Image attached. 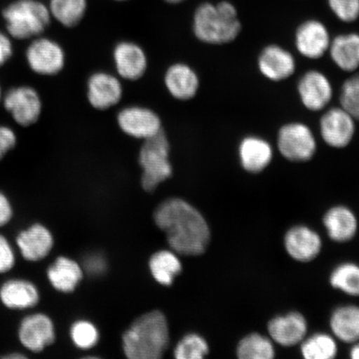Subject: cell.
I'll return each mask as SVG.
<instances>
[{"mask_svg":"<svg viewBox=\"0 0 359 359\" xmlns=\"http://www.w3.org/2000/svg\"><path fill=\"white\" fill-rule=\"evenodd\" d=\"M165 84L170 95L178 100H189L198 92L200 81L190 66L177 64L170 66L165 75Z\"/></svg>","mask_w":359,"mask_h":359,"instance_id":"cell-23","label":"cell"},{"mask_svg":"<svg viewBox=\"0 0 359 359\" xmlns=\"http://www.w3.org/2000/svg\"><path fill=\"white\" fill-rule=\"evenodd\" d=\"M118 123L124 133L143 140L161 132V122L158 115L147 107H126L119 111Z\"/></svg>","mask_w":359,"mask_h":359,"instance_id":"cell-15","label":"cell"},{"mask_svg":"<svg viewBox=\"0 0 359 359\" xmlns=\"http://www.w3.org/2000/svg\"><path fill=\"white\" fill-rule=\"evenodd\" d=\"M193 31L200 41L226 44L234 41L241 31L236 8L231 2L203 3L193 17Z\"/></svg>","mask_w":359,"mask_h":359,"instance_id":"cell-3","label":"cell"},{"mask_svg":"<svg viewBox=\"0 0 359 359\" xmlns=\"http://www.w3.org/2000/svg\"><path fill=\"white\" fill-rule=\"evenodd\" d=\"M164 1L172 4H176L183 2L184 0H164Z\"/></svg>","mask_w":359,"mask_h":359,"instance_id":"cell-43","label":"cell"},{"mask_svg":"<svg viewBox=\"0 0 359 359\" xmlns=\"http://www.w3.org/2000/svg\"><path fill=\"white\" fill-rule=\"evenodd\" d=\"M155 222L177 253L199 255L208 248L210 233L201 214L186 201H165L156 209Z\"/></svg>","mask_w":359,"mask_h":359,"instance_id":"cell-1","label":"cell"},{"mask_svg":"<svg viewBox=\"0 0 359 359\" xmlns=\"http://www.w3.org/2000/svg\"><path fill=\"white\" fill-rule=\"evenodd\" d=\"M209 352L208 343L201 337L189 334L185 337L175 350V357L178 359H201Z\"/></svg>","mask_w":359,"mask_h":359,"instance_id":"cell-33","label":"cell"},{"mask_svg":"<svg viewBox=\"0 0 359 359\" xmlns=\"http://www.w3.org/2000/svg\"><path fill=\"white\" fill-rule=\"evenodd\" d=\"M236 355L240 359H273L276 357L275 343L269 337L251 333L238 344Z\"/></svg>","mask_w":359,"mask_h":359,"instance_id":"cell-28","label":"cell"},{"mask_svg":"<svg viewBox=\"0 0 359 359\" xmlns=\"http://www.w3.org/2000/svg\"><path fill=\"white\" fill-rule=\"evenodd\" d=\"M40 300L41 294L37 285L25 278H11L0 285V303L8 311H32Z\"/></svg>","mask_w":359,"mask_h":359,"instance_id":"cell-12","label":"cell"},{"mask_svg":"<svg viewBox=\"0 0 359 359\" xmlns=\"http://www.w3.org/2000/svg\"><path fill=\"white\" fill-rule=\"evenodd\" d=\"M170 144L167 136L161 131L146 139L140 150L139 161L143 169L142 185L147 191H152L161 182L172 174L169 161Z\"/></svg>","mask_w":359,"mask_h":359,"instance_id":"cell-5","label":"cell"},{"mask_svg":"<svg viewBox=\"0 0 359 359\" xmlns=\"http://www.w3.org/2000/svg\"><path fill=\"white\" fill-rule=\"evenodd\" d=\"M25 58L33 73L40 76H55L65 66V53L60 43L51 39L35 38L26 49Z\"/></svg>","mask_w":359,"mask_h":359,"instance_id":"cell-9","label":"cell"},{"mask_svg":"<svg viewBox=\"0 0 359 359\" xmlns=\"http://www.w3.org/2000/svg\"><path fill=\"white\" fill-rule=\"evenodd\" d=\"M284 246L292 259L298 262L308 263L320 255L323 242L320 236L313 229L299 224L285 233Z\"/></svg>","mask_w":359,"mask_h":359,"instance_id":"cell-17","label":"cell"},{"mask_svg":"<svg viewBox=\"0 0 359 359\" xmlns=\"http://www.w3.org/2000/svg\"><path fill=\"white\" fill-rule=\"evenodd\" d=\"M47 278L53 289L62 293L73 292L82 280L83 271L78 263L65 257H57L47 269Z\"/></svg>","mask_w":359,"mask_h":359,"instance_id":"cell-26","label":"cell"},{"mask_svg":"<svg viewBox=\"0 0 359 359\" xmlns=\"http://www.w3.org/2000/svg\"><path fill=\"white\" fill-rule=\"evenodd\" d=\"M355 122L341 107L327 110L321 116L320 123L323 141L336 149L347 147L355 135Z\"/></svg>","mask_w":359,"mask_h":359,"instance_id":"cell-11","label":"cell"},{"mask_svg":"<svg viewBox=\"0 0 359 359\" xmlns=\"http://www.w3.org/2000/svg\"><path fill=\"white\" fill-rule=\"evenodd\" d=\"M331 40L327 27L316 20L302 22L294 36L297 51L303 57L312 60H318L329 52Z\"/></svg>","mask_w":359,"mask_h":359,"instance_id":"cell-13","label":"cell"},{"mask_svg":"<svg viewBox=\"0 0 359 359\" xmlns=\"http://www.w3.org/2000/svg\"><path fill=\"white\" fill-rule=\"evenodd\" d=\"M3 92H2V88H1V85H0V103L2 102V100H3Z\"/></svg>","mask_w":359,"mask_h":359,"instance_id":"cell-44","label":"cell"},{"mask_svg":"<svg viewBox=\"0 0 359 359\" xmlns=\"http://www.w3.org/2000/svg\"><path fill=\"white\" fill-rule=\"evenodd\" d=\"M122 97V83L115 76L98 72L88 79V98L94 109H109L118 104Z\"/></svg>","mask_w":359,"mask_h":359,"instance_id":"cell-19","label":"cell"},{"mask_svg":"<svg viewBox=\"0 0 359 359\" xmlns=\"http://www.w3.org/2000/svg\"><path fill=\"white\" fill-rule=\"evenodd\" d=\"M17 339L30 353H40L55 343V324L48 314L35 312L26 314L17 329Z\"/></svg>","mask_w":359,"mask_h":359,"instance_id":"cell-8","label":"cell"},{"mask_svg":"<svg viewBox=\"0 0 359 359\" xmlns=\"http://www.w3.org/2000/svg\"><path fill=\"white\" fill-rule=\"evenodd\" d=\"M0 358L1 359H25L28 358V355L24 353L21 352H10L6 354H4V355H0Z\"/></svg>","mask_w":359,"mask_h":359,"instance_id":"cell-41","label":"cell"},{"mask_svg":"<svg viewBox=\"0 0 359 359\" xmlns=\"http://www.w3.org/2000/svg\"><path fill=\"white\" fill-rule=\"evenodd\" d=\"M335 339L325 333L306 337L300 344V353L305 359H333L339 352Z\"/></svg>","mask_w":359,"mask_h":359,"instance_id":"cell-29","label":"cell"},{"mask_svg":"<svg viewBox=\"0 0 359 359\" xmlns=\"http://www.w3.org/2000/svg\"><path fill=\"white\" fill-rule=\"evenodd\" d=\"M90 273H100L105 268L104 262L100 257H92L88 258L86 264H85Z\"/></svg>","mask_w":359,"mask_h":359,"instance_id":"cell-40","label":"cell"},{"mask_svg":"<svg viewBox=\"0 0 359 359\" xmlns=\"http://www.w3.org/2000/svg\"><path fill=\"white\" fill-rule=\"evenodd\" d=\"M17 143L16 133L8 126L0 124V161L15 149Z\"/></svg>","mask_w":359,"mask_h":359,"instance_id":"cell-37","label":"cell"},{"mask_svg":"<svg viewBox=\"0 0 359 359\" xmlns=\"http://www.w3.org/2000/svg\"><path fill=\"white\" fill-rule=\"evenodd\" d=\"M15 245L22 259L29 263H37L51 253L55 239L46 226L36 222L18 232Z\"/></svg>","mask_w":359,"mask_h":359,"instance_id":"cell-10","label":"cell"},{"mask_svg":"<svg viewBox=\"0 0 359 359\" xmlns=\"http://www.w3.org/2000/svg\"><path fill=\"white\" fill-rule=\"evenodd\" d=\"M330 327L334 338L341 342H358L359 306L348 304L336 308L331 314Z\"/></svg>","mask_w":359,"mask_h":359,"instance_id":"cell-24","label":"cell"},{"mask_svg":"<svg viewBox=\"0 0 359 359\" xmlns=\"http://www.w3.org/2000/svg\"><path fill=\"white\" fill-rule=\"evenodd\" d=\"M258 67L264 78L280 82L294 74L296 62L294 55L280 45H268L258 58Z\"/></svg>","mask_w":359,"mask_h":359,"instance_id":"cell-18","label":"cell"},{"mask_svg":"<svg viewBox=\"0 0 359 359\" xmlns=\"http://www.w3.org/2000/svg\"><path fill=\"white\" fill-rule=\"evenodd\" d=\"M114 1L123 2V1H128V0H114Z\"/></svg>","mask_w":359,"mask_h":359,"instance_id":"cell-45","label":"cell"},{"mask_svg":"<svg viewBox=\"0 0 359 359\" xmlns=\"http://www.w3.org/2000/svg\"><path fill=\"white\" fill-rule=\"evenodd\" d=\"M15 208L10 197L0 190V229L8 226L15 217Z\"/></svg>","mask_w":359,"mask_h":359,"instance_id":"cell-38","label":"cell"},{"mask_svg":"<svg viewBox=\"0 0 359 359\" xmlns=\"http://www.w3.org/2000/svg\"><path fill=\"white\" fill-rule=\"evenodd\" d=\"M2 17L6 33L16 40L39 37L52 20L48 6L39 0H15L4 7Z\"/></svg>","mask_w":359,"mask_h":359,"instance_id":"cell-4","label":"cell"},{"mask_svg":"<svg viewBox=\"0 0 359 359\" xmlns=\"http://www.w3.org/2000/svg\"><path fill=\"white\" fill-rule=\"evenodd\" d=\"M12 39L7 33L0 31V69L6 66L13 55Z\"/></svg>","mask_w":359,"mask_h":359,"instance_id":"cell-39","label":"cell"},{"mask_svg":"<svg viewBox=\"0 0 359 359\" xmlns=\"http://www.w3.org/2000/svg\"><path fill=\"white\" fill-rule=\"evenodd\" d=\"M337 18L344 22L356 21L359 18V0H327Z\"/></svg>","mask_w":359,"mask_h":359,"instance_id":"cell-35","label":"cell"},{"mask_svg":"<svg viewBox=\"0 0 359 359\" xmlns=\"http://www.w3.org/2000/svg\"><path fill=\"white\" fill-rule=\"evenodd\" d=\"M168 344L167 320L158 311L139 318L123 335L124 353L131 359L159 358Z\"/></svg>","mask_w":359,"mask_h":359,"instance_id":"cell-2","label":"cell"},{"mask_svg":"<svg viewBox=\"0 0 359 359\" xmlns=\"http://www.w3.org/2000/svg\"><path fill=\"white\" fill-rule=\"evenodd\" d=\"M353 344V346L350 348L349 357L352 359H359V341Z\"/></svg>","mask_w":359,"mask_h":359,"instance_id":"cell-42","label":"cell"},{"mask_svg":"<svg viewBox=\"0 0 359 359\" xmlns=\"http://www.w3.org/2000/svg\"><path fill=\"white\" fill-rule=\"evenodd\" d=\"M114 64L118 74L124 79L135 81L144 75L147 58L143 49L133 42H121L114 52Z\"/></svg>","mask_w":359,"mask_h":359,"instance_id":"cell-21","label":"cell"},{"mask_svg":"<svg viewBox=\"0 0 359 359\" xmlns=\"http://www.w3.org/2000/svg\"><path fill=\"white\" fill-rule=\"evenodd\" d=\"M3 107L16 124L29 128L39 122L43 111L41 97L30 86L12 88L3 96Z\"/></svg>","mask_w":359,"mask_h":359,"instance_id":"cell-7","label":"cell"},{"mask_svg":"<svg viewBox=\"0 0 359 359\" xmlns=\"http://www.w3.org/2000/svg\"><path fill=\"white\" fill-rule=\"evenodd\" d=\"M238 154L241 167L251 174L264 172L271 165L273 157L271 143L258 136H247L242 139Z\"/></svg>","mask_w":359,"mask_h":359,"instance_id":"cell-20","label":"cell"},{"mask_svg":"<svg viewBox=\"0 0 359 359\" xmlns=\"http://www.w3.org/2000/svg\"><path fill=\"white\" fill-rule=\"evenodd\" d=\"M330 285L334 289L353 297H359V266L353 262L339 264L330 276Z\"/></svg>","mask_w":359,"mask_h":359,"instance_id":"cell-30","label":"cell"},{"mask_svg":"<svg viewBox=\"0 0 359 359\" xmlns=\"http://www.w3.org/2000/svg\"><path fill=\"white\" fill-rule=\"evenodd\" d=\"M48 7L52 19L66 28H74L86 15L88 0H49Z\"/></svg>","mask_w":359,"mask_h":359,"instance_id":"cell-27","label":"cell"},{"mask_svg":"<svg viewBox=\"0 0 359 359\" xmlns=\"http://www.w3.org/2000/svg\"><path fill=\"white\" fill-rule=\"evenodd\" d=\"M152 276L156 281L164 285H172L174 277L181 272L182 264L178 258L170 251H160L150 260Z\"/></svg>","mask_w":359,"mask_h":359,"instance_id":"cell-31","label":"cell"},{"mask_svg":"<svg viewBox=\"0 0 359 359\" xmlns=\"http://www.w3.org/2000/svg\"><path fill=\"white\" fill-rule=\"evenodd\" d=\"M340 107L355 121H359V73L344 81L341 88Z\"/></svg>","mask_w":359,"mask_h":359,"instance_id":"cell-32","label":"cell"},{"mask_svg":"<svg viewBox=\"0 0 359 359\" xmlns=\"http://www.w3.org/2000/svg\"><path fill=\"white\" fill-rule=\"evenodd\" d=\"M297 89L302 104L311 111L324 110L333 97V87L330 79L318 70L304 73L299 81Z\"/></svg>","mask_w":359,"mask_h":359,"instance_id":"cell-14","label":"cell"},{"mask_svg":"<svg viewBox=\"0 0 359 359\" xmlns=\"http://www.w3.org/2000/svg\"><path fill=\"white\" fill-rule=\"evenodd\" d=\"M277 147L280 154L292 163H306L317 151V141L312 130L303 123H286L277 136Z\"/></svg>","mask_w":359,"mask_h":359,"instance_id":"cell-6","label":"cell"},{"mask_svg":"<svg viewBox=\"0 0 359 359\" xmlns=\"http://www.w3.org/2000/svg\"><path fill=\"white\" fill-rule=\"evenodd\" d=\"M267 330L273 343L282 347H293L306 338L308 322L302 313L290 312L269 321Z\"/></svg>","mask_w":359,"mask_h":359,"instance_id":"cell-16","label":"cell"},{"mask_svg":"<svg viewBox=\"0 0 359 359\" xmlns=\"http://www.w3.org/2000/svg\"><path fill=\"white\" fill-rule=\"evenodd\" d=\"M17 255L15 247L8 237L0 233V275H6L15 268Z\"/></svg>","mask_w":359,"mask_h":359,"instance_id":"cell-36","label":"cell"},{"mask_svg":"<svg viewBox=\"0 0 359 359\" xmlns=\"http://www.w3.org/2000/svg\"><path fill=\"white\" fill-rule=\"evenodd\" d=\"M70 334L76 346L80 348H92L98 340L96 327L87 321L75 323L71 327Z\"/></svg>","mask_w":359,"mask_h":359,"instance_id":"cell-34","label":"cell"},{"mask_svg":"<svg viewBox=\"0 0 359 359\" xmlns=\"http://www.w3.org/2000/svg\"><path fill=\"white\" fill-rule=\"evenodd\" d=\"M329 53L332 61L341 70L355 72L359 69V34L349 33L331 40Z\"/></svg>","mask_w":359,"mask_h":359,"instance_id":"cell-25","label":"cell"},{"mask_svg":"<svg viewBox=\"0 0 359 359\" xmlns=\"http://www.w3.org/2000/svg\"><path fill=\"white\" fill-rule=\"evenodd\" d=\"M323 224L331 241L346 243L357 235L358 222L356 215L345 205H335L327 210Z\"/></svg>","mask_w":359,"mask_h":359,"instance_id":"cell-22","label":"cell"}]
</instances>
